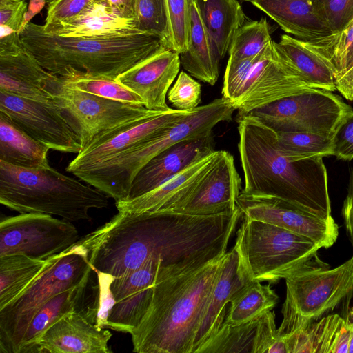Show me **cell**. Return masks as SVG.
Here are the masks:
<instances>
[{"label":"cell","mask_w":353,"mask_h":353,"mask_svg":"<svg viewBox=\"0 0 353 353\" xmlns=\"http://www.w3.org/2000/svg\"><path fill=\"white\" fill-rule=\"evenodd\" d=\"M78 242L87 250L94 271L117 277L155 259L181 274L193 270L201 260L207 234L199 216L170 211L119 212Z\"/></svg>","instance_id":"obj_1"},{"label":"cell","mask_w":353,"mask_h":353,"mask_svg":"<svg viewBox=\"0 0 353 353\" xmlns=\"http://www.w3.org/2000/svg\"><path fill=\"white\" fill-rule=\"evenodd\" d=\"M244 187L241 193L280 198L323 218L332 217L323 157L290 160L280 150L277 133L250 114H237Z\"/></svg>","instance_id":"obj_2"},{"label":"cell","mask_w":353,"mask_h":353,"mask_svg":"<svg viewBox=\"0 0 353 353\" xmlns=\"http://www.w3.org/2000/svg\"><path fill=\"white\" fill-rule=\"evenodd\" d=\"M223 256L153 285L150 306L130 332L137 353H192Z\"/></svg>","instance_id":"obj_3"},{"label":"cell","mask_w":353,"mask_h":353,"mask_svg":"<svg viewBox=\"0 0 353 353\" xmlns=\"http://www.w3.org/2000/svg\"><path fill=\"white\" fill-rule=\"evenodd\" d=\"M22 43L52 74L82 73L116 79L136 64L165 48L155 35L66 37L46 33L41 25L28 22L19 33Z\"/></svg>","instance_id":"obj_4"},{"label":"cell","mask_w":353,"mask_h":353,"mask_svg":"<svg viewBox=\"0 0 353 353\" xmlns=\"http://www.w3.org/2000/svg\"><path fill=\"white\" fill-rule=\"evenodd\" d=\"M108 197L50 165L28 168L0 161V203L19 213L39 212L69 221H89V211L106 208Z\"/></svg>","instance_id":"obj_5"},{"label":"cell","mask_w":353,"mask_h":353,"mask_svg":"<svg viewBox=\"0 0 353 353\" xmlns=\"http://www.w3.org/2000/svg\"><path fill=\"white\" fill-rule=\"evenodd\" d=\"M234 110L224 97L215 99L121 155L79 171L77 176L116 201L126 200L134 179L152 159L182 141L213 133L218 123L232 120Z\"/></svg>","instance_id":"obj_6"},{"label":"cell","mask_w":353,"mask_h":353,"mask_svg":"<svg viewBox=\"0 0 353 353\" xmlns=\"http://www.w3.org/2000/svg\"><path fill=\"white\" fill-rule=\"evenodd\" d=\"M252 281L275 283L303 269L328 265L310 238L263 221L244 218L234 245Z\"/></svg>","instance_id":"obj_7"},{"label":"cell","mask_w":353,"mask_h":353,"mask_svg":"<svg viewBox=\"0 0 353 353\" xmlns=\"http://www.w3.org/2000/svg\"><path fill=\"white\" fill-rule=\"evenodd\" d=\"M92 270L88 251L79 242L48 258L31 284L0 310V352L19 353L22 338L39 309L54 296L78 285Z\"/></svg>","instance_id":"obj_8"},{"label":"cell","mask_w":353,"mask_h":353,"mask_svg":"<svg viewBox=\"0 0 353 353\" xmlns=\"http://www.w3.org/2000/svg\"><path fill=\"white\" fill-rule=\"evenodd\" d=\"M312 88L271 42L256 56L242 60L228 59L222 97L247 114L282 98Z\"/></svg>","instance_id":"obj_9"},{"label":"cell","mask_w":353,"mask_h":353,"mask_svg":"<svg viewBox=\"0 0 353 353\" xmlns=\"http://www.w3.org/2000/svg\"><path fill=\"white\" fill-rule=\"evenodd\" d=\"M309 268L286 277L279 336L301 330L330 314L353 292V255L334 268Z\"/></svg>","instance_id":"obj_10"},{"label":"cell","mask_w":353,"mask_h":353,"mask_svg":"<svg viewBox=\"0 0 353 353\" xmlns=\"http://www.w3.org/2000/svg\"><path fill=\"white\" fill-rule=\"evenodd\" d=\"M43 88L77 134L81 150L99 134L157 112L143 105L108 99L70 88L50 73Z\"/></svg>","instance_id":"obj_11"},{"label":"cell","mask_w":353,"mask_h":353,"mask_svg":"<svg viewBox=\"0 0 353 353\" xmlns=\"http://www.w3.org/2000/svg\"><path fill=\"white\" fill-rule=\"evenodd\" d=\"M353 108L332 92L310 88L256 108L250 114L277 133L309 132L331 136Z\"/></svg>","instance_id":"obj_12"},{"label":"cell","mask_w":353,"mask_h":353,"mask_svg":"<svg viewBox=\"0 0 353 353\" xmlns=\"http://www.w3.org/2000/svg\"><path fill=\"white\" fill-rule=\"evenodd\" d=\"M79 238L71 221L43 213H20L1 220L0 257L24 254L47 259L76 244Z\"/></svg>","instance_id":"obj_13"},{"label":"cell","mask_w":353,"mask_h":353,"mask_svg":"<svg viewBox=\"0 0 353 353\" xmlns=\"http://www.w3.org/2000/svg\"><path fill=\"white\" fill-rule=\"evenodd\" d=\"M194 110L182 111L173 108L170 111L148 115L107 130L86 145L69 163L66 170L74 174L117 157L173 125L190 114Z\"/></svg>","instance_id":"obj_14"},{"label":"cell","mask_w":353,"mask_h":353,"mask_svg":"<svg viewBox=\"0 0 353 353\" xmlns=\"http://www.w3.org/2000/svg\"><path fill=\"white\" fill-rule=\"evenodd\" d=\"M236 205L243 217L307 236L319 248H330L339 236V226L332 216L323 218L278 197L241 193Z\"/></svg>","instance_id":"obj_15"},{"label":"cell","mask_w":353,"mask_h":353,"mask_svg":"<svg viewBox=\"0 0 353 353\" xmlns=\"http://www.w3.org/2000/svg\"><path fill=\"white\" fill-rule=\"evenodd\" d=\"M0 111L49 149L79 154L80 141L53 101L44 102L0 90Z\"/></svg>","instance_id":"obj_16"},{"label":"cell","mask_w":353,"mask_h":353,"mask_svg":"<svg viewBox=\"0 0 353 353\" xmlns=\"http://www.w3.org/2000/svg\"><path fill=\"white\" fill-rule=\"evenodd\" d=\"M176 275L161 260L152 259L132 272L117 276L111 285L116 303L107 328L130 334L141 323L150 306L154 284Z\"/></svg>","instance_id":"obj_17"},{"label":"cell","mask_w":353,"mask_h":353,"mask_svg":"<svg viewBox=\"0 0 353 353\" xmlns=\"http://www.w3.org/2000/svg\"><path fill=\"white\" fill-rule=\"evenodd\" d=\"M242 190L241 179L233 156L225 150L219 155L210 169L170 212L213 215L234 212Z\"/></svg>","instance_id":"obj_18"},{"label":"cell","mask_w":353,"mask_h":353,"mask_svg":"<svg viewBox=\"0 0 353 353\" xmlns=\"http://www.w3.org/2000/svg\"><path fill=\"white\" fill-rule=\"evenodd\" d=\"M50 72L26 48L19 32L0 37V90L40 101H52L43 88Z\"/></svg>","instance_id":"obj_19"},{"label":"cell","mask_w":353,"mask_h":353,"mask_svg":"<svg viewBox=\"0 0 353 353\" xmlns=\"http://www.w3.org/2000/svg\"><path fill=\"white\" fill-rule=\"evenodd\" d=\"M179 54L163 48L136 64L116 79L137 94L148 110L165 112L172 110L166 103L170 87L179 74Z\"/></svg>","instance_id":"obj_20"},{"label":"cell","mask_w":353,"mask_h":353,"mask_svg":"<svg viewBox=\"0 0 353 353\" xmlns=\"http://www.w3.org/2000/svg\"><path fill=\"white\" fill-rule=\"evenodd\" d=\"M112 334L92 323L85 314L72 310L50 326L37 341L30 352L110 353Z\"/></svg>","instance_id":"obj_21"},{"label":"cell","mask_w":353,"mask_h":353,"mask_svg":"<svg viewBox=\"0 0 353 353\" xmlns=\"http://www.w3.org/2000/svg\"><path fill=\"white\" fill-rule=\"evenodd\" d=\"M214 150L213 133L182 141L152 159L134 179L128 199L143 195ZM127 200V199H126Z\"/></svg>","instance_id":"obj_22"},{"label":"cell","mask_w":353,"mask_h":353,"mask_svg":"<svg viewBox=\"0 0 353 353\" xmlns=\"http://www.w3.org/2000/svg\"><path fill=\"white\" fill-rule=\"evenodd\" d=\"M219 151L197 159L154 190L139 196L116 201L119 212L141 213L168 211L178 204L214 164Z\"/></svg>","instance_id":"obj_23"},{"label":"cell","mask_w":353,"mask_h":353,"mask_svg":"<svg viewBox=\"0 0 353 353\" xmlns=\"http://www.w3.org/2000/svg\"><path fill=\"white\" fill-rule=\"evenodd\" d=\"M252 281L245 273L234 246L223 256L206 312L194 339L192 353H195L219 330L225 318L226 305Z\"/></svg>","instance_id":"obj_24"},{"label":"cell","mask_w":353,"mask_h":353,"mask_svg":"<svg viewBox=\"0 0 353 353\" xmlns=\"http://www.w3.org/2000/svg\"><path fill=\"white\" fill-rule=\"evenodd\" d=\"M250 3L298 39L307 41L333 32L316 0H252Z\"/></svg>","instance_id":"obj_25"},{"label":"cell","mask_w":353,"mask_h":353,"mask_svg":"<svg viewBox=\"0 0 353 353\" xmlns=\"http://www.w3.org/2000/svg\"><path fill=\"white\" fill-rule=\"evenodd\" d=\"M43 31L49 34L66 37L125 36L144 32L138 29L136 21L114 12L98 0H93L73 19Z\"/></svg>","instance_id":"obj_26"},{"label":"cell","mask_w":353,"mask_h":353,"mask_svg":"<svg viewBox=\"0 0 353 353\" xmlns=\"http://www.w3.org/2000/svg\"><path fill=\"white\" fill-rule=\"evenodd\" d=\"M281 337L288 353H347L350 330L345 319L334 314Z\"/></svg>","instance_id":"obj_27"},{"label":"cell","mask_w":353,"mask_h":353,"mask_svg":"<svg viewBox=\"0 0 353 353\" xmlns=\"http://www.w3.org/2000/svg\"><path fill=\"white\" fill-rule=\"evenodd\" d=\"M190 32L186 51L179 54L181 65L190 76L213 86L219 77L221 60L216 43L200 17L195 0H188Z\"/></svg>","instance_id":"obj_28"},{"label":"cell","mask_w":353,"mask_h":353,"mask_svg":"<svg viewBox=\"0 0 353 353\" xmlns=\"http://www.w3.org/2000/svg\"><path fill=\"white\" fill-rule=\"evenodd\" d=\"M279 53L312 88L336 90L334 73L327 63L304 41L289 34H283L274 41Z\"/></svg>","instance_id":"obj_29"},{"label":"cell","mask_w":353,"mask_h":353,"mask_svg":"<svg viewBox=\"0 0 353 353\" xmlns=\"http://www.w3.org/2000/svg\"><path fill=\"white\" fill-rule=\"evenodd\" d=\"M49 150L0 111V161L28 168L46 166Z\"/></svg>","instance_id":"obj_30"},{"label":"cell","mask_w":353,"mask_h":353,"mask_svg":"<svg viewBox=\"0 0 353 353\" xmlns=\"http://www.w3.org/2000/svg\"><path fill=\"white\" fill-rule=\"evenodd\" d=\"M195 2L222 59L228 53L236 30L249 19L237 0H195Z\"/></svg>","instance_id":"obj_31"},{"label":"cell","mask_w":353,"mask_h":353,"mask_svg":"<svg viewBox=\"0 0 353 353\" xmlns=\"http://www.w3.org/2000/svg\"><path fill=\"white\" fill-rule=\"evenodd\" d=\"M90 274L78 285L54 296L36 312L22 338L19 353H29L40 336L65 314L77 310Z\"/></svg>","instance_id":"obj_32"},{"label":"cell","mask_w":353,"mask_h":353,"mask_svg":"<svg viewBox=\"0 0 353 353\" xmlns=\"http://www.w3.org/2000/svg\"><path fill=\"white\" fill-rule=\"evenodd\" d=\"M47 259L24 254L0 257V310L14 301L43 270Z\"/></svg>","instance_id":"obj_33"},{"label":"cell","mask_w":353,"mask_h":353,"mask_svg":"<svg viewBox=\"0 0 353 353\" xmlns=\"http://www.w3.org/2000/svg\"><path fill=\"white\" fill-rule=\"evenodd\" d=\"M278 301V295L270 285H262L260 281H253L230 303L224 321L230 325L247 323L264 312L272 310Z\"/></svg>","instance_id":"obj_34"},{"label":"cell","mask_w":353,"mask_h":353,"mask_svg":"<svg viewBox=\"0 0 353 353\" xmlns=\"http://www.w3.org/2000/svg\"><path fill=\"white\" fill-rule=\"evenodd\" d=\"M304 43L327 63L336 80L353 65V19L338 31Z\"/></svg>","instance_id":"obj_35"},{"label":"cell","mask_w":353,"mask_h":353,"mask_svg":"<svg viewBox=\"0 0 353 353\" xmlns=\"http://www.w3.org/2000/svg\"><path fill=\"white\" fill-rule=\"evenodd\" d=\"M261 315L245 323L230 325L225 321L195 353H254L257 325Z\"/></svg>","instance_id":"obj_36"},{"label":"cell","mask_w":353,"mask_h":353,"mask_svg":"<svg viewBox=\"0 0 353 353\" xmlns=\"http://www.w3.org/2000/svg\"><path fill=\"white\" fill-rule=\"evenodd\" d=\"M277 138L280 150L290 160L333 155L331 136L297 132L277 133Z\"/></svg>","instance_id":"obj_37"},{"label":"cell","mask_w":353,"mask_h":353,"mask_svg":"<svg viewBox=\"0 0 353 353\" xmlns=\"http://www.w3.org/2000/svg\"><path fill=\"white\" fill-rule=\"evenodd\" d=\"M61 78L65 84L75 90L108 99L143 105V99L137 94L116 79L82 73H73Z\"/></svg>","instance_id":"obj_38"},{"label":"cell","mask_w":353,"mask_h":353,"mask_svg":"<svg viewBox=\"0 0 353 353\" xmlns=\"http://www.w3.org/2000/svg\"><path fill=\"white\" fill-rule=\"evenodd\" d=\"M272 40L265 18L249 19L236 32L228 50L229 59L242 60L259 54Z\"/></svg>","instance_id":"obj_39"},{"label":"cell","mask_w":353,"mask_h":353,"mask_svg":"<svg viewBox=\"0 0 353 353\" xmlns=\"http://www.w3.org/2000/svg\"><path fill=\"white\" fill-rule=\"evenodd\" d=\"M134 19L139 30L159 37L170 49L165 0H134Z\"/></svg>","instance_id":"obj_40"},{"label":"cell","mask_w":353,"mask_h":353,"mask_svg":"<svg viewBox=\"0 0 353 353\" xmlns=\"http://www.w3.org/2000/svg\"><path fill=\"white\" fill-rule=\"evenodd\" d=\"M169 25L170 49L179 54L187 50L190 32L188 0H165Z\"/></svg>","instance_id":"obj_41"},{"label":"cell","mask_w":353,"mask_h":353,"mask_svg":"<svg viewBox=\"0 0 353 353\" xmlns=\"http://www.w3.org/2000/svg\"><path fill=\"white\" fill-rule=\"evenodd\" d=\"M94 272L97 276L98 294L94 306L89 308L85 315L97 326L107 328L109 316L116 303L111 289L116 276L99 270Z\"/></svg>","instance_id":"obj_42"},{"label":"cell","mask_w":353,"mask_h":353,"mask_svg":"<svg viewBox=\"0 0 353 353\" xmlns=\"http://www.w3.org/2000/svg\"><path fill=\"white\" fill-rule=\"evenodd\" d=\"M168 99L176 110L187 111L198 107L201 100V84L181 71L168 92Z\"/></svg>","instance_id":"obj_43"},{"label":"cell","mask_w":353,"mask_h":353,"mask_svg":"<svg viewBox=\"0 0 353 353\" xmlns=\"http://www.w3.org/2000/svg\"><path fill=\"white\" fill-rule=\"evenodd\" d=\"M254 353H288L284 339L277 334L275 314L272 310L264 312L259 318Z\"/></svg>","instance_id":"obj_44"},{"label":"cell","mask_w":353,"mask_h":353,"mask_svg":"<svg viewBox=\"0 0 353 353\" xmlns=\"http://www.w3.org/2000/svg\"><path fill=\"white\" fill-rule=\"evenodd\" d=\"M25 0H0V37L21 31L26 25Z\"/></svg>","instance_id":"obj_45"},{"label":"cell","mask_w":353,"mask_h":353,"mask_svg":"<svg viewBox=\"0 0 353 353\" xmlns=\"http://www.w3.org/2000/svg\"><path fill=\"white\" fill-rule=\"evenodd\" d=\"M318 9L333 32L353 19V0H316Z\"/></svg>","instance_id":"obj_46"},{"label":"cell","mask_w":353,"mask_h":353,"mask_svg":"<svg viewBox=\"0 0 353 353\" xmlns=\"http://www.w3.org/2000/svg\"><path fill=\"white\" fill-rule=\"evenodd\" d=\"M333 155L339 159H353V110L339 122L331 135Z\"/></svg>","instance_id":"obj_47"},{"label":"cell","mask_w":353,"mask_h":353,"mask_svg":"<svg viewBox=\"0 0 353 353\" xmlns=\"http://www.w3.org/2000/svg\"><path fill=\"white\" fill-rule=\"evenodd\" d=\"M93 0H55L47 8L44 29L68 21L81 13Z\"/></svg>","instance_id":"obj_48"},{"label":"cell","mask_w":353,"mask_h":353,"mask_svg":"<svg viewBox=\"0 0 353 353\" xmlns=\"http://www.w3.org/2000/svg\"><path fill=\"white\" fill-rule=\"evenodd\" d=\"M349 174L347 193L343 201L341 214L346 234L353 247V165Z\"/></svg>","instance_id":"obj_49"},{"label":"cell","mask_w":353,"mask_h":353,"mask_svg":"<svg viewBox=\"0 0 353 353\" xmlns=\"http://www.w3.org/2000/svg\"><path fill=\"white\" fill-rule=\"evenodd\" d=\"M123 17L134 19V0H98ZM135 20V19H134Z\"/></svg>","instance_id":"obj_50"},{"label":"cell","mask_w":353,"mask_h":353,"mask_svg":"<svg viewBox=\"0 0 353 353\" xmlns=\"http://www.w3.org/2000/svg\"><path fill=\"white\" fill-rule=\"evenodd\" d=\"M336 89L347 100L353 101V65L335 80Z\"/></svg>","instance_id":"obj_51"},{"label":"cell","mask_w":353,"mask_h":353,"mask_svg":"<svg viewBox=\"0 0 353 353\" xmlns=\"http://www.w3.org/2000/svg\"><path fill=\"white\" fill-rule=\"evenodd\" d=\"M350 330L348 352L353 353V324H348Z\"/></svg>","instance_id":"obj_52"},{"label":"cell","mask_w":353,"mask_h":353,"mask_svg":"<svg viewBox=\"0 0 353 353\" xmlns=\"http://www.w3.org/2000/svg\"><path fill=\"white\" fill-rule=\"evenodd\" d=\"M348 324H353V305L347 312V319H345Z\"/></svg>","instance_id":"obj_53"},{"label":"cell","mask_w":353,"mask_h":353,"mask_svg":"<svg viewBox=\"0 0 353 353\" xmlns=\"http://www.w3.org/2000/svg\"><path fill=\"white\" fill-rule=\"evenodd\" d=\"M45 2L48 3H50L55 0H43Z\"/></svg>","instance_id":"obj_54"},{"label":"cell","mask_w":353,"mask_h":353,"mask_svg":"<svg viewBox=\"0 0 353 353\" xmlns=\"http://www.w3.org/2000/svg\"><path fill=\"white\" fill-rule=\"evenodd\" d=\"M242 2H250L252 1V0H241Z\"/></svg>","instance_id":"obj_55"}]
</instances>
